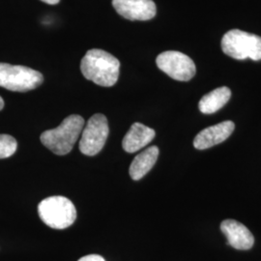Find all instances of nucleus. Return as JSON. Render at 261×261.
<instances>
[{
  "mask_svg": "<svg viewBox=\"0 0 261 261\" xmlns=\"http://www.w3.org/2000/svg\"><path fill=\"white\" fill-rule=\"evenodd\" d=\"M81 70L86 80L100 86L111 87L118 81L120 62L108 51L93 48L82 59Z\"/></svg>",
  "mask_w": 261,
  "mask_h": 261,
  "instance_id": "f257e3e1",
  "label": "nucleus"
},
{
  "mask_svg": "<svg viewBox=\"0 0 261 261\" xmlns=\"http://www.w3.org/2000/svg\"><path fill=\"white\" fill-rule=\"evenodd\" d=\"M84 127V119L77 114H72L51 130H45L41 135V142L58 156L69 154Z\"/></svg>",
  "mask_w": 261,
  "mask_h": 261,
  "instance_id": "f03ea898",
  "label": "nucleus"
},
{
  "mask_svg": "<svg viewBox=\"0 0 261 261\" xmlns=\"http://www.w3.org/2000/svg\"><path fill=\"white\" fill-rule=\"evenodd\" d=\"M38 213L47 226L65 229L75 223L76 210L74 203L65 196H49L38 205Z\"/></svg>",
  "mask_w": 261,
  "mask_h": 261,
  "instance_id": "7ed1b4c3",
  "label": "nucleus"
},
{
  "mask_svg": "<svg viewBox=\"0 0 261 261\" xmlns=\"http://www.w3.org/2000/svg\"><path fill=\"white\" fill-rule=\"evenodd\" d=\"M222 49L226 56L237 60L250 58L261 60V37L240 29L226 32L222 39Z\"/></svg>",
  "mask_w": 261,
  "mask_h": 261,
  "instance_id": "20e7f679",
  "label": "nucleus"
},
{
  "mask_svg": "<svg viewBox=\"0 0 261 261\" xmlns=\"http://www.w3.org/2000/svg\"><path fill=\"white\" fill-rule=\"evenodd\" d=\"M43 75L25 66L0 63V86L10 91L27 92L40 86Z\"/></svg>",
  "mask_w": 261,
  "mask_h": 261,
  "instance_id": "39448f33",
  "label": "nucleus"
},
{
  "mask_svg": "<svg viewBox=\"0 0 261 261\" xmlns=\"http://www.w3.org/2000/svg\"><path fill=\"white\" fill-rule=\"evenodd\" d=\"M110 133L107 117L97 113L88 120L80 140V151L86 156H95L103 149Z\"/></svg>",
  "mask_w": 261,
  "mask_h": 261,
  "instance_id": "423d86ee",
  "label": "nucleus"
},
{
  "mask_svg": "<svg viewBox=\"0 0 261 261\" xmlns=\"http://www.w3.org/2000/svg\"><path fill=\"white\" fill-rule=\"evenodd\" d=\"M156 63L161 71L175 81L188 82L196 75L195 62L180 51H164L159 55Z\"/></svg>",
  "mask_w": 261,
  "mask_h": 261,
  "instance_id": "0eeeda50",
  "label": "nucleus"
},
{
  "mask_svg": "<svg viewBox=\"0 0 261 261\" xmlns=\"http://www.w3.org/2000/svg\"><path fill=\"white\" fill-rule=\"evenodd\" d=\"M112 6L121 17L129 20H149L157 13L153 0H112Z\"/></svg>",
  "mask_w": 261,
  "mask_h": 261,
  "instance_id": "6e6552de",
  "label": "nucleus"
},
{
  "mask_svg": "<svg viewBox=\"0 0 261 261\" xmlns=\"http://www.w3.org/2000/svg\"><path fill=\"white\" fill-rule=\"evenodd\" d=\"M235 125L232 121H224L199 132L194 140V146L198 150L208 149L224 142L233 133Z\"/></svg>",
  "mask_w": 261,
  "mask_h": 261,
  "instance_id": "1a4fd4ad",
  "label": "nucleus"
},
{
  "mask_svg": "<svg viewBox=\"0 0 261 261\" xmlns=\"http://www.w3.org/2000/svg\"><path fill=\"white\" fill-rule=\"evenodd\" d=\"M221 230L227 239V244L236 250L252 249L254 237L249 228L235 220H225L221 224Z\"/></svg>",
  "mask_w": 261,
  "mask_h": 261,
  "instance_id": "9d476101",
  "label": "nucleus"
},
{
  "mask_svg": "<svg viewBox=\"0 0 261 261\" xmlns=\"http://www.w3.org/2000/svg\"><path fill=\"white\" fill-rule=\"evenodd\" d=\"M155 135V130L141 123H134L123 139V149L128 153H135L148 145Z\"/></svg>",
  "mask_w": 261,
  "mask_h": 261,
  "instance_id": "9b49d317",
  "label": "nucleus"
},
{
  "mask_svg": "<svg viewBox=\"0 0 261 261\" xmlns=\"http://www.w3.org/2000/svg\"><path fill=\"white\" fill-rule=\"evenodd\" d=\"M159 148L157 146H151L139 154L130 164L129 173L133 180L138 181L145 176L151 168H153L159 157Z\"/></svg>",
  "mask_w": 261,
  "mask_h": 261,
  "instance_id": "f8f14e48",
  "label": "nucleus"
},
{
  "mask_svg": "<svg viewBox=\"0 0 261 261\" xmlns=\"http://www.w3.org/2000/svg\"><path fill=\"white\" fill-rule=\"evenodd\" d=\"M231 91L228 87L222 86L204 95L198 103L199 111L204 114H212L221 110L229 101Z\"/></svg>",
  "mask_w": 261,
  "mask_h": 261,
  "instance_id": "ddd939ff",
  "label": "nucleus"
},
{
  "mask_svg": "<svg viewBox=\"0 0 261 261\" xmlns=\"http://www.w3.org/2000/svg\"><path fill=\"white\" fill-rule=\"evenodd\" d=\"M18 148V142L9 135H0V159L9 158L15 154Z\"/></svg>",
  "mask_w": 261,
  "mask_h": 261,
  "instance_id": "4468645a",
  "label": "nucleus"
},
{
  "mask_svg": "<svg viewBox=\"0 0 261 261\" xmlns=\"http://www.w3.org/2000/svg\"><path fill=\"white\" fill-rule=\"evenodd\" d=\"M79 261H106V259L99 254H89L82 257L81 259H79Z\"/></svg>",
  "mask_w": 261,
  "mask_h": 261,
  "instance_id": "2eb2a0df",
  "label": "nucleus"
},
{
  "mask_svg": "<svg viewBox=\"0 0 261 261\" xmlns=\"http://www.w3.org/2000/svg\"><path fill=\"white\" fill-rule=\"evenodd\" d=\"M47 4H50V5H56L57 3L60 2V0H41Z\"/></svg>",
  "mask_w": 261,
  "mask_h": 261,
  "instance_id": "dca6fc26",
  "label": "nucleus"
},
{
  "mask_svg": "<svg viewBox=\"0 0 261 261\" xmlns=\"http://www.w3.org/2000/svg\"><path fill=\"white\" fill-rule=\"evenodd\" d=\"M3 108H4V101H3V99L0 97V111H2Z\"/></svg>",
  "mask_w": 261,
  "mask_h": 261,
  "instance_id": "f3484780",
  "label": "nucleus"
}]
</instances>
